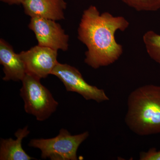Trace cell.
Returning <instances> with one entry per match:
<instances>
[{"label":"cell","instance_id":"5b68a950","mask_svg":"<svg viewBox=\"0 0 160 160\" xmlns=\"http://www.w3.org/2000/svg\"><path fill=\"white\" fill-rule=\"evenodd\" d=\"M51 75L62 82L66 91L77 92L86 100H93L98 103L109 100L103 89L89 85L83 78L78 69L73 66L58 62Z\"/></svg>","mask_w":160,"mask_h":160},{"label":"cell","instance_id":"9c48e42d","mask_svg":"<svg viewBox=\"0 0 160 160\" xmlns=\"http://www.w3.org/2000/svg\"><path fill=\"white\" fill-rule=\"evenodd\" d=\"M0 64L3 66V81H22L26 75L25 65L19 53L3 39H0Z\"/></svg>","mask_w":160,"mask_h":160},{"label":"cell","instance_id":"52a82bcc","mask_svg":"<svg viewBox=\"0 0 160 160\" xmlns=\"http://www.w3.org/2000/svg\"><path fill=\"white\" fill-rule=\"evenodd\" d=\"M57 50L36 46L19 53L26 68V73L41 79L51 74L57 65Z\"/></svg>","mask_w":160,"mask_h":160},{"label":"cell","instance_id":"7c38bea8","mask_svg":"<svg viewBox=\"0 0 160 160\" xmlns=\"http://www.w3.org/2000/svg\"><path fill=\"white\" fill-rule=\"evenodd\" d=\"M138 11H157L160 9V0H121Z\"/></svg>","mask_w":160,"mask_h":160},{"label":"cell","instance_id":"5bb4252c","mask_svg":"<svg viewBox=\"0 0 160 160\" xmlns=\"http://www.w3.org/2000/svg\"><path fill=\"white\" fill-rule=\"evenodd\" d=\"M24 1L25 0H1L3 2L7 3L10 5L22 4Z\"/></svg>","mask_w":160,"mask_h":160},{"label":"cell","instance_id":"6da1fadb","mask_svg":"<svg viewBox=\"0 0 160 160\" xmlns=\"http://www.w3.org/2000/svg\"><path fill=\"white\" fill-rule=\"evenodd\" d=\"M129 25L122 16H113L109 12L101 14L95 6L84 10L78 29V39L87 48L85 63L98 69L118 61L123 49L115 35L118 30L125 31Z\"/></svg>","mask_w":160,"mask_h":160},{"label":"cell","instance_id":"8992f818","mask_svg":"<svg viewBox=\"0 0 160 160\" xmlns=\"http://www.w3.org/2000/svg\"><path fill=\"white\" fill-rule=\"evenodd\" d=\"M28 26L35 34L39 46L57 51L68 50L69 35L56 21L35 17L31 18Z\"/></svg>","mask_w":160,"mask_h":160},{"label":"cell","instance_id":"4fadbf2b","mask_svg":"<svg viewBox=\"0 0 160 160\" xmlns=\"http://www.w3.org/2000/svg\"><path fill=\"white\" fill-rule=\"evenodd\" d=\"M140 160H160V150L151 148L147 152H141L139 155Z\"/></svg>","mask_w":160,"mask_h":160},{"label":"cell","instance_id":"30bf717a","mask_svg":"<svg viewBox=\"0 0 160 160\" xmlns=\"http://www.w3.org/2000/svg\"><path fill=\"white\" fill-rule=\"evenodd\" d=\"M30 133L27 126L20 129L15 133L16 139L12 138H1L0 141V160H31L35 159L31 157L22 147V141Z\"/></svg>","mask_w":160,"mask_h":160},{"label":"cell","instance_id":"8fae6325","mask_svg":"<svg viewBox=\"0 0 160 160\" xmlns=\"http://www.w3.org/2000/svg\"><path fill=\"white\" fill-rule=\"evenodd\" d=\"M143 41L149 56L160 65V34L149 30L144 33Z\"/></svg>","mask_w":160,"mask_h":160},{"label":"cell","instance_id":"ba28073f","mask_svg":"<svg viewBox=\"0 0 160 160\" xmlns=\"http://www.w3.org/2000/svg\"><path fill=\"white\" fill-rule=\"evenodd\" d=\"M22 5L30 18L39 17L59 21L65 19L67 3L64 0H25Z\"/></svg>","mask_w":160,"mask_h":160},{"label":"cell","instance_id":"277c9868","mask_svg":"<svg viewBox=\"0 0 160 160\" xmlns=\"http://www.w3.org/2000/svg\"><path fill=\"white\" fill-rule=\"evenodd\" d=\"M89 135L88 131L72 135L67 129H62L55 137L33 139L30 140L28 146L39 149L43 159L78 160V149Z\"/></svg>","mask_w":160,"mask_h":160},{"label":"cell","instance_id":"7a4b0ae2","mask_svg":"<svg viewBox=\"0 0 160 160\" xmlns=\"http://www.w3.org/2000/svg\"><path fill=\"white\" fill-rule=\"evenodd\" d=\"M125 122L138 135L160 133V86L149 84L132 92L127 100Z\"/></svg>","mask_w":160,"mask_h":160},{"label":"cell","instance_id":"3957f363","mask_svg":"<svg viewBox=\"0 0 160 160\" xmlns=\"http://www.w3.org/2000/svg\"><path fill=\"white\" fill-rule=\"evenodd\" d=\"M40 80L26 74L22 81L20 95L26 113L34 116L38 121H44L56 111L59 104Z\"/></svg>","mask_w":160,"mask_h":160}]
</instances>
